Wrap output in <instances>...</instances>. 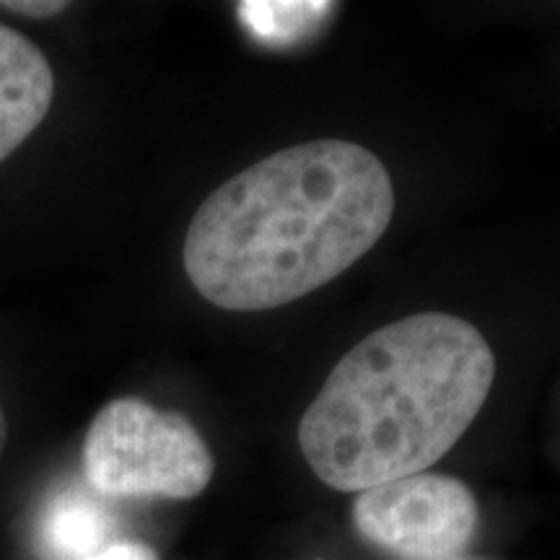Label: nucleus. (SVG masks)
<instances>
[{
	"instance_id": "20e7f679",
	"label": "nucleus",
	"mask_w": 560,
	"mask_h": 560,
	"mask_svg": "<svg viewBox=\"0 0 560 560\" xmlns=\"http://www.w3.org/2000/svg\"><path fill=\"white\" fill-rule=\"evenodd\" d=\"M478 522V499L450 475H410L361 490L353 501L359 537L400 560H457Z\"/></svg>"
},
{
	"instance_id": "0eeeda50",
	"label": "nucleus",
	"mask_w": 560,
	"mask_h": 560,
	"mask_svg": "<svg viewBox=\"0 0 560 560\" xmlns=\"http://www.w3.org/2000/svg\"><path fill=\"white\" fill-rule=\"evenodd\" d=\"M335 3L314 0H244L236 3V16L247 26L252 37L268 45H293L314 32L332 16Z\"/></svg>"
},
{
	"instance_id": "7ed1b4c3",
	"label": "nucleus",
	"mask_w": 560,
	"mask_h": 560,
	"mask_svg": "<svg viewBox=\"0 0 560 560\" xmlns=\"http://www.w3.org/2000/svg\"><path fill=\"white\" fill-rule=\"evenodd\" d=\"M83 478L102 499L190 501L213 478V457L182 412L122 397L91 420Z\"/></svg>"
},
{
	"instance_id": "9d476101",
	"label": "nucleus",
	"mask_w": 560,
	"mask_h": 560,
	"mask_svg": "<svg viewBox=\"0 0 560 560\" xmlns=\"http://www.w3.org/2000/svg\"><path fill=\"white\" fill-rule=\"evenodd\" d=\"M5 439H9V425H5L3 408H0V454H3V450H5Z\"/></svg>"
},
{
	"instance_id": "423d86ee",
	"label": "nucleus",
	"mask_w": 560,
	"mask_h": 560,
	"mask_svg": "<svg viewBox=\"0 0 560 560\" xmlns=\"http://www.w3.org/2000/svg\"><path fill=\"white\" fill-rule=\"evenodd\" d=\"M115 520L91 488L68 486L47 501L39 520L42 552L52 560H86L109 545Z\"/></svg>"
},
{
	"instance_id": "f257e3e1",
	"label": "nucleus",
	"mask_w": 560,
	"mask_h": 560,
	"mask_svg": "<svg viewBox=\"0 0 560 560\" xmlns=\"http://www.w3.org/2000/svg\"><path fill=\"white\" fill-rule=\"evenodd\" d=\"M395 215L382 159L338 138L270 153L202 200L185 236L195 291L226 312L310 296L374 249Z\"/></svg>"
},
{
	"instance_id": "6e6552de",
	"label": "nucleus",
	"mask_w": 560,
	"mask_h": 560,
	"mask_svg": "<svg viewBox=\"0 0 560 560\" xmlns=\"http://www.w3.org/2000/svg\"><path fill=\"white\" fill-rule=\"evenodd\" d=\"M86 560H159V556L143 542H112Z\"/></svg>"
},
{
	"instance_id": "f03ea898",
	"label": "nucleus",
	"mask_w": 560,
	"mask_h": 560,
	"mask_svg": "<svg viewBox=\"0 0 560 560\" xmlns=\"http://www.w3.org/2000/svg\"><path fill=\"white\" fill-rule=\"evenodd\" d=\"M493 376V350L467 319L389 322L335 363L299 423L301 454L346 493L425 472L470 429Z\"/></svg>"
},
{
	"instance_id": "1a4fd4ad",
	"label": "nucleus",
	"mask_w": 560,
	"mask_h": 560,
	"mask_svg": "<svg viewBox=\"0 0 560 560\" xmlns=\"http://www.w3.org/2000/svg\"><path fill=\"white\" fill-rule=\"evenodd\" d=\"M0 9L21 13V16L30 19H50L66 11L68 3H62V0H13V3H9L5 0V3H0Z\"/></svg>"
},
{
	"instance_id": "39448f33",
	"label": "nucleus",
	"mask_w": 560,
	"mask_h": 560,
	"mask_svg": "<svg viewBox=\"0 0 560 560\" xmlns=\"http://www.w3.org/2000/svg\"><path fill=\"white\" fill-rule=\"evenodd\" d=\"M52 96L55 75L45 52L0 24V164L39 128Z\"/></svg>"
}]
</instances>
